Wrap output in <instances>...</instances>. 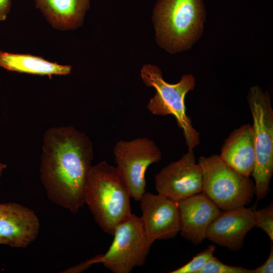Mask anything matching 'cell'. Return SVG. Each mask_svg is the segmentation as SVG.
<instances>
[{
  "label": "cell",
  "mask_w": 273,
  "mask_h": 273,
  "mask_svg": "<svg viewBox=\"0 0 273 273\" xmlns=\"http://www.w3.org/2000/svg\"><path fill=\"white\" fill-rule=\"evenodd\" d=\"M43 136L40 171L47 195L53 203L76 213L85 204L93 143L72 126L50 128Z\"/></svg>",
  "instance_id": "1"
},
{
  "label": "cell",
  "mask_w": 273,
  "mask_h": 273,
  "mask_svg": "<svg viewBox=\"0 0 273 273\" xmlns=\"http://www.w3.org/2000/svg\"><path fill=\"white\" fill-rule=\"evenodd\" d=\"M131 197L116 167L106 161L90 167L84 200L102 230L113 235L116 226L132 214Z\"/></svg>",
  "instance_id": "2"
},
{
  "label": "cell",
  "mask_w": 273,
  "mask_h": 273,
  "mask_svg": "<svg viewBox=\"0 0 273 273\" xmlns=\"http://www.w3.org/2000/svg\"><path fill=\"white\" fill-rule=\"evenodd\" d=\"M202 0H159L153 12L159 43L173 52L187 49L202 29Z\"/></svg>",
  "instance_id": "3"
},
{
  "label": "cell",
  "mask_w": 273,
  "mask_h": 273,
  "mask_svg": "<svg viewBox=\"0 0 273 273\" xmlns=\"http://www.w3.org/2000/svg\"><path fill=\"white\" fill-rule=\"evenodd\" d=\"M141 75L145 84L156 90L155 95L147 105L149 111L153 115L174 116L178 127L183 130L188 150H193L200 143V135L187 114L185 99L188 92L194 88V76L184 75L178 82L170 84L163 79L158 67L151 65H145Z\"/></svg>",
  "instance_id": "4"
},
{
  "label": "cell",
  "mask_w": 273,
  "mask_h": 273,
  "mask_svg": "<svg viewBox=\"0 0 273 273\" xmlns=\"http://www.w3.org/2000/svg\"><path fill=\"white\" fill-rule=\"evenodd\" d=\"M253 118L255 164L252 174L258 200L269 191L273 174V110L267 92L257 86L250 88L247 96Z\"/></svg>",
  "instance_id": "5"
},
{
  "label": "cell",
  "mask_w": 273,
  "mask_h": 273,
  "mask_svg": "<svg viewBox=\"0 0 273 273\" xmlns=\"http://www.w3.org/2000/svg\"><path fill=\"white\" fill-rule=\"evenodd\" d=\"M202 172V192L221 210L245 206L255 194L254 183L238 173L218 155L201 156L198 162Z\"/></svg>",
  "instance_id": "6"
},
{
  "label": "cell",
  "mask_w": 273,
  "mask_h": 273,
  "mask_svg": "<svg viewBox=\"0 0 273 273\" xmlns=\"http://www.w3.org/2000/svg\"><path fill=\"white\" fill-rule=\"evenodd\" d=\"M113 240L106 253L92 258L114 273H129L145 263L152 243L141 217L132 213L115 228Z\"/></svg>",
  "instance_id": "7"
},
{
  "label": "cell",
  "mask_w": 273,
  "mask_h": 273,
  "mask_svg": "<svg viewBox=\"0 0 273 273\" xmlns=\"http://www.w3.org/2000/svg\"><path fill=\"white\" fill-rule=\"evenodd\" d=\"M113 152L118 174L131 198L139 201L146 192V170L152 164L161 159V151L153 140L142 137L119 140Z\"/></svg>",
  "instance_id": "8"
},
{
  "label": "cell",
  "mask_w": 273,
  "mask_h": 273,
  "mask_svg": "<svg viewBox=\"0 0 273 273\" xmlns=\"http://www.w3.org/2000/svg\"><path fill=\"white\" fill-rule=\"evenodd\" d=\"M155 181L157 193L176 202L202 193V169L193 150H188L179 160L162 168Z\"/></svg>",
  "instance_id": "9"
},
{
  "label": "cell",
  "mask_w": 273,
  "mask_h": 273,
  "mask_svg": "<svg viewBox=\"0 0 273 273\" xmlns=\"http://www.w3.org/2000/svg\"><path fill=\"white\" fill-rule=\"evenodd\" d=\"M141 218L148 238L157 240L175 237L179 232L177 202L157 193L145 192L140 200Z\"/></svg>",
  "instance_id": "10"
},
{
  "label": "cell",
  "mask_w": 273,
  "mask_h": 273,
  "mask_svg": "<svg viewBox=\"0 0 273 273\" xmlns=\"http://www.w3.org/2000/svg\"><path fill=\"white\" fill-rule=\"evenodd\" d=\"M39 229V219L32 210L15 203L0 204V244L27 247Z\"/></svg>",
  "instance_id": "11"
},
{
  "label": "cell",
  "mask_w": 273,
  "mask_h": 273,
  "mask_svg": "<svg viewBox=\"0 0 273 273\" xmlns=\"http://www.w3.org/2000/svg\"><path fill=\"white\" fill-rule=\"evenodd\" d=\"M177 203L180 235L194 244H200L206 239L210 224L221 210L203 193Z\"/></svg>",
  "instance_id": "12"
},
{
  "label": "cell",
  "mask_w": 273,
  "mask_h": 273,
  "mask_svg": "<svg viewBox=\"0 0 273 273\" xmlns=\"http://www.w3.org/2000/svg\"><path fill=\"white\" fill-rule=\"evenodd\" d=\"M255 225L254 211L245 206L221 211L210 224L206 239L232 251H238Z\"/></svg>",
  "instance_id": "13"
},
{
  "label": "cell",
  "mask_w": 273,
  "mask_h": 273,
  "mask_svg": "<svg viewBox=\"0 0 273 273\" xmlns=\"http://www.w3.org/2000/svg\"><path fill=\"white\" fill-rule=\"evenodd\" d=\"M219 156L238 173L250 177L255 164L252 125L245 124L232 131L224 141Z\"/></svg>",
  "instance_id": "14"
},
{
  "label": "cell",
  "mask_w": 273,
  "mask_h": 273,
  "mask_svg": "<svg viewBox=\"0 0 273 273\" xmlns=\"http://www.w3.org/2000/svg\"><path fill=\"white\" fill-rule=\"evenodd\" d=\"M51 25L58 29H75L83 21L89 0H34Z\"/></svg>",
  "instance_id": "15"
},
{
  "label": "cell",
  "mask_w": 273,
  "mask_h": 273,
  "mask_svg": "<svg viewBox=\"0 0 273 273\" xmlns=\"http://www.w3.org/2000/svg\"><path fill=\"white\" fill-rule=\"evenodd\" d=\"M0 67L7 70L39 75H67L71 67L50 62L29 54L0 51Z\"/></svg>",
  "instance_id": "16"
},
{
  "label": "cell",
  "mask_w": 273,
  "mask_h": 273,
  "mask_svg": "<svg viewBox=\"0 0 273 273\" xmlns=\"http://www.w3.org/2000/svg\"><path fill=\"white\" fill-rule=\"evenodd\" d=\"M215 250L214 245H210L195 256L184 265L175 269L170 273H198L199 271L213 256Z\"/></svg>",
  "instance_id": "17"
},
{
  "label": "cell",
  "mask_w": 273,
  "mask_h": 273,
  "mask_svg": "<svg viewBox=\"0 0 273 273\" xmlns=\"http://www.w3.org/2000/svg\"><path fill=\"white\" fill-rule=\"evenodd\" d=\"M255 225L261 229L273 241V203L265 207L254 211Z\"/></svg>",
  "instance_id": "18"
},
{
  "label": "cell",
  "mask_w": 273,
  "mask_h": 273,
  "mask_svg": "<svg viewBox=\"0 0 273 273\" xmlns=\"http://www.w3.org/2000/svg\"><path fill=\"white\" fill-rule=\"evenodd\" d=\"M198 273H254V270L225 264L213 256Z\"/></svg>",
  "instance_id": "19"
},
{
  "label": "cell",
  "mask_w": 273,
  "mask_h": 273,
  "mask_svg": "<svg viewBox=\"0 0 273 273\" xmlns=\"http://www.w3.org/2000/svg\"><path fill=\"white\" fill-rule=\"evenodd\" d=\"M254 270V273H272L273 272V247L271 246L269 255L261 265Z\"/></svg>",
  "instance_id": "20"
},
{
  "label": "cell",
  "mask_w": 273,
  "mask_h": 273,
  "mask_svg": "<svg viewBox=\"0 0 273 273\" xmlns=\"http://www.w3.org/2000/svg\"><path fill=\"white\" fill-rule=\"evenodd\" d=\"M11 0H0V21L5 20L10 12Z\"/></svg>",
  "instance_id": "21"
},
{
  "label": "cell",
  "mask_w": 273,
  "mask_h": 273,
  "mask_svg": "<svg viewBox=\"0 0 273 273\" xmlns=\"http://www.w3.org/2000/svg\"><path fill=\"white\" fill-rule=\"evenodd\" d=\"M6 165L5 164H3L2 163L1 161H0V176L2 174V173L3 171V170L6 167Z\"/></svg>",
  "instance_id": "22"
}]
</instances>
